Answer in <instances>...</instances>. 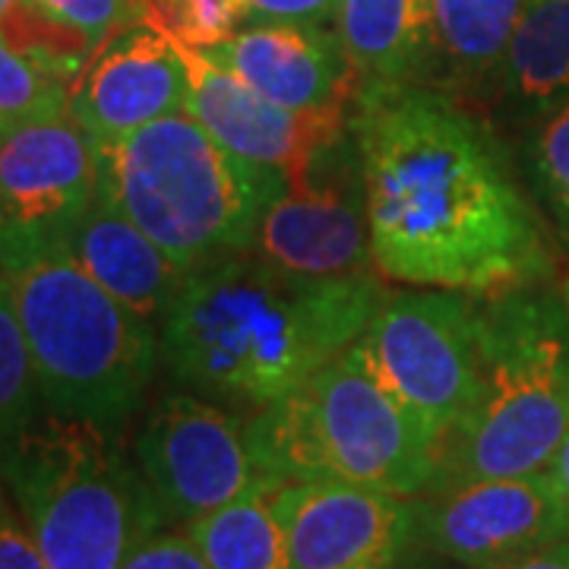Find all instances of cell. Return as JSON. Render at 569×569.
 Here are the masks:
<instances>
[{"instance_id":"cell-27","label":"cell","mask_w":569,"mask_h":569,"mask_svg":"<svg viewBox=\"0 0 569 569\" xmlns=\"http://www.w3.org/2000/svg\"><path fill=\"white\" fill-rule=\"evenodd\" d=\"M41 10L82 32L96 48L127 26L156 20L152 0H36Z\"/></svg>"},{"instance_id":"cell-1","label":"cell","mask_w":569,"mask_h":569,"mask_svg":"<svg viewBox=\"0 0 569 569\" xmlns=\"http://www.w3.org/2000/svg\"><path fill=\"white\" fill-rule=\"evenodd\" d=\"M348 127L365 171L373 272L478 298L548 276L541 222L466 108L415 82H361Z\"/></svg>"},{"instance_id":"cell-31","label":"cell","mask_w":569,"mask_h":569,"mask_svg":"<svg viewBox=\"0 0 569 569\" xmlns=\"http://www.w3.org/2000/svg\"><path fill=\"white\" fill-rule=\"evenodd\" d=\"M503 569H569V529Z\"/></svg>"},{"instance_id":"cell-4","label":"cell","mask_w":569,"mask_h":569,"mask_svg":"<svg viewBox=\"0 0 569 569\" xmlns=\"http://www.w3.org/2000/svg\"><path fill=\"white\" fill-rule=\"evenodd\" d=\"M48 411L121 433L156 370L152 323L111 298L58 238L0 241Z\"/></svg>"},{"instance_id":"cell-6","label":"cell","mask_w":569,"mask_h":569,"mask_svg":"<svg viewBox=\"0 0 569 569\" xmlns=\"http://www.w3.org/2000/svg\"><path fill=\"white\" fill-rule=\"evenodd\" d=\"M96 156L99 193L190 272L250 250L284 183L279 168L224 149L190 111L96 146Z\"/></svg>"},{"instance_id":"cell-12","label":"cell","mask_w":569,"mask_h":569,"mask_svg":"<svg viewBox=\"0 0 569 569\" xmlns=\"http://www.w3.org/2000/svg\"><path fill=\"white\" fill-rule=\"evenodd\" d=\"M295 569H408L418 550L415 497L339 481L266 488Z\"/></svg>"},{"instance_id":"cell-20","label":"cell","mask_w":569,"mask_h":569,"mask_svg":"<svg viewBox=\"0 0 569 569\" xmlns=\"http://www.w3.org/2000/svg\"><path fill=\"white\" fill-rule=\"evenodd\" d=\"M187 531L203 550L209 569H295L288 535L266 490L193 519Z\"/></svg>"},{"instance_id":"cell-2","label":"cell","mask_w":569,"mask_h":569,"mask_svg":"<svg viewBox=\"0 0 569 569\" xmlns=\"http://www.w3.org/2000/svg\"><path fill=\"white\" fill-rule=\"evenodd\" d=\"M383 298L370 272L298 276L244 250L187 279L159 348L183 383L263 408L355 346Z\"/></svg>"},{"instance_id":"cell-11","label":"cell","mask_w":569,"mask_h":569,"mask_svg":"<svg viewBox=\"0 0 569 569\" xmlns=\"http://www.w3.org/2000/svg\"><path fill=\"white\" fill-rule=\"evenodd\" d=\"M415 503L421 550L466 569H503L569 529V503L550 471L449 485Z\"/></svg>"},{"instance_id":"cell-29","label":"cell","mask_w":569,"mask_h":569,"mask_svg":"<svg viewBox=\"0 0 569 569\" xmlns=\"http://www.w3.org/2000/svg\"><path fill=\"white\" fill-rule=\"evenodd\" d=\"M0 569H51L29 526H22L13 516L3 493H0Z\"/></svg>"},{"instance_id":"cell-30","label":"cell","mask_w":569,"mask_h":569,"mask_svg":"<svg viewBox=\"0 0 569 569\" xmlns=\"http://www.w3.org/2000/svg\"><path fill=\"white\" fill-rule=\"evenodd\" d=\"M253 20L336 22L339 0H244Z\"/></svg>"},{"instance_id":"cell-9","label":"cell","mask_w":569,"mask_h":569,"mask_svg":"<svg viewBox=\"0 0 569 569\" xmlns=\"http://www.w3.org/2000/svg\"><path fill=\"white\" fill-rule=\"evenodd\" d=\"M282 174V190L260 216L250 250L298 276L373 269L365 171L351 127L346 137L326 142Z\"/></svg>"},{"instance_id":"cell-10","label":"cell","mask_w":569,"mask_h":569,"mask_svg":"<svg viewBox=\"0 0 569 569\" xmlns=\"http://www.w3.org/2000/svg\"><path fill=\"white\" fill-rule=\"evenodd\" d=\"M137 466L168 522L183 526L272 488L247 443V421L187 392L152 408L137 437Z\"/></svg>"},{"instance_id":"cell-14","label":"cell","mask_w":569,"mask_h":569,"mask_svg":"<svg viewBox=\"0 0 569 569\" xmlns=\"http://www.w3.org/2000/svg\"><path fill=\"white\" fill-rule=\"evenodd\" d=\"M187 108L181 44L162 22L127 26L89 58L67 111L96 146L118 142L146 123Z\"/></svg>"},{"instance_id":"cell-21","label":"cell","mask_w":569,"mask_h":569,"mask_svg":"<svg viewBox=\"0 0 569 569\" xmlns=\"http://www.w3.org/2000/svg\"><path fill=\"white\" fill-rule=\"evenodd\" d=\"M529 0H430L433 51L466 73L500 70Z\"/></svg>"},{"instance_id":"cell-34","label":"cell","mask_w":569,"mask_h":569,"mask_svg":"<svg viewBox=\"0 0 569 569\" xmlns=\"http://www.w3.org/2000/svg\"><path fill=\"white\" fill-rule=\"evenodd\" d=\"M563 305H567V310H569V279H567V284H563Z\"/></svg>"},{"instance_id":"cell-25","label":"cell","mask_w":569,"mask_h":569,"mask_svg":"<svg viewBox=\"0 0 569 569\" xmlns=\"http://www.w3.org/2000/svg\"><path fill=\"white\" fill-rule=\"evenodd\" d=\"M156 22L190 48H216L253 22L244 0H152Z\"/></svg>"},{"instance_id":"cell-3","label":"cell","mask_w":569,"mask_h":569,"mask_svg":"<svg viewBox=\"0 0 569 569\" xmlns=\"http://www.w3.org/2000/svg\"><path fill=\"white\" fill-rule=\"evenodd\" d=\"M567 433L569 310L563 295L535 291L531 284L488 295L478 301V392L440 437L430 490L548 471Z\"/></svg>"},{"instance_id":"cell-18","label":"cell","mask_w":569,"mask_h":569,"mask_svg":"<svg viewBox=\"0 0 569 569\" xmlns=\"http://www.w3.org/2000/svg\"><path fill=\"white\" fill-rule=\"evenodd\" d=\"M336 32L358 82H411L433 51L430 0H339Z\"/></svg>"},{"instance_id":"cell-19","label":"cell","mask_w":569,"mask_h":569,"mask_svg":"<svg viewBox=\"0 0 569 569\" xmlns=\"http://www.w3.org/2000/svg\"><path fill=\"white\" fill-rule=\"evenodd\" d=\"M509 99L548 111L569 96V0H529L500 61Z\"/></svg>"},{"instance_id":"cell-15","label":"cell","mask_w":569,"mask_h":569,"mask_svg":"<svg viewBox=\"0 0 569 569\" xmlns=\"http://www.w3.org/2000/svg\"><path fill=\"white\" fill-rule=\"evenodd\" d=\"M206 54L288 111L348 114L361 86L339 32L326 22L253 20Z\"/></svg>"},{"instance_id":"cell-7","label":"cell","mask_w":569,"mask_h":569,"mask_svg":"<svg viewBox=\"0 0 569 569\" xmlns=\"http://www.w3.org/2000/svg\"><path fill=\"white\" fill-rule=\"evenodd\" d=\"M0 481L51 569H121L168 526L121 433L86 418L41 411L0 447Z\"/></svg>"},{"instance_id":"cell-33","label":"cell","mask_w":569,"mask_h":569,"mask_svg":"<svg viewBox=\"0 0 569 569\" xmlns=\"http://www.w3.org/2000/svg\"><path fill=\"white\" fill-rule=\"evenodd\" d=\"M13 3H17V0H0V17H3V13H7V10L13 7Z\"/></svg>"},{"instance_id":"cell-17","label":"cell","mask_w":569,"mask_h":569,"mask_svg":"<svg viewBox=\"0 0 569 569\" xmlns=\"http://www.w3.org/2000/svg\"><path fill=\"white\" fill-rule=\"evenodd\" d=\"M73 260L142 320H162L193 276L102 193L63 234Z\"/></svg>"},{"instance_id":"cell-32","label":"cell","mask_w":569,"mask_h":569,"mask_svg":"<svg viewBox=\"0 0 569 569\" xmlns=\"http://www.w3.org/2000/svg\"><path fill=\"white\" fill-rule=\"evenodd\" d=\"M548 471L553 475L557 488H560L563 500L569 503V433H567V440L560 443V449H557V456H553V466H550Z\"/></svg>"},{"instance_id":"cell-35","label":"cell","mask_w":569,"mask_h":569,"mask_svg":"<svg viewBox=\"0 0 569 569\" xmlns=\"http://www.w3.org/2000/svg\"><path fill=\"white\" fill-rule=\"evenodd\" d=\"M408 569H411V567H408ZM462 569H466V567H462Z\"/></svg>"},{"instance_id":"cell-16","label":"cell","mask_w":569,"mask_h":569,"mask_svg":"<svg viewBox=\"0 0 569 569\" xmlns=\"http://www.w3.org/2000/svg\"><path fill=\"white\" fill-rule=\"evenodd\" d=\"M181 44V41H178ZM187 67V108L206 130L247 162L291 168L320 146L348 133V114L288 111L253 92L206 51L181 44Z\"/></svg>"},{"instance_id":"cell-5","label":"cell","mask_w":569,"mask_h":569,"mask_svg":"<svg viewBox=\"0 0 569 569\" xmlns=\"http://www.w3.org/2000/svg\"><path fill=\"white\" fill-rule=\"evenodd\" d=\"M266 481H339L418 497L433 485L440 437L383 383L361 339L247 421Z\"/></svg>"},{"instance_id":"cell-22","label":"cell","mask_w":569,"mask_h":569,"mask_svg":"<svg viewBox=\"0 0 569 569\" xmlns=\"http://www.w3.org/2000/svg\"><path fill=\"white\" fill-rule=\"evenodd\" d=\"M73 80L17 51L0 36V140L67 111Z\"/></svg>"},{"instance_id":"cell-28","label":"cell","mask_w":569,"mask_h":569,"mask_svg":"<svg viewBox=\"0 0 569 569\" xmlns=\"http://www.w3.org/2000/svg\"><path fill=\"white\" fill-rule=\"evenodd\" d=\"M121 569H209L190 531H156L133 550Z\"/></svg>"},{"instance_id":"cell-13","label":"cell","mask_w":569,"mask_h":569,"mask_svg":"<svg viewBox=\"0 0 569 569\" xmlns=\"http://www.w3.org/2000/svg\"><path fill=\"white\" fill-rule=\"evenodd\" d=\"M96 197V142L70 111L0 140V241H63Z\"/></svg>"},{"instance_id":"cell-23","label":"cell","mask_w":569,"mask_h":569,"mask_svg":"<svg viewBox=\"0 0 569 569\" xmlns=\"http://www.w3.org/2000/svg\"><path fill=\"white\" fill-rule=\"evenodd\" d=\"M41 389L32 365L29 339L13 305V295L0 279V447L41 415Z\"/></svg>"},{"instance_id":"cell-24","label":"cell","mask_w":569,"mask_h":569,"mask_svg":"<svg viewBox=\"0 0 569 569\" xmlns=\"http://www.w3.org/2000/svg\"><path fill=\"white\" fill-rule=\"evenodd\" d=\"M0 36L17 51L36 58L73 82L82 73V67L89 63V58L99 51L82 32L70 29L67 22L51 17L48 10H41L36 0H17L0 17Z\"/></svg>"},{"instance_id":"cell-8","label":"cell","mask_w":569,"mask_h":569,"mask_svg":"<svg viewBox=\"0 0 569 569\" xmlns=\"http://www.w3.org/2000/svg\"><path fill=\"white\" fill-rule=\"evenodd\" d=\"M377 373L443 437L478 392V295H387L361 336Z\"/></svg>"},{"instance_id":"cell-26","label":"cell","mask_w":569,"mask_h":569,"mask_svg":"<svg viewBox=\"0 0 569 569\" xmlns=\"http://www.w3.org/2000/svg\"><path fill=\"white\" fill-rule=\"evenodd\" d=\"M531 164L541 193L569 224V96L545 111L531 137Z\"/></svg>"}]
</instances>
